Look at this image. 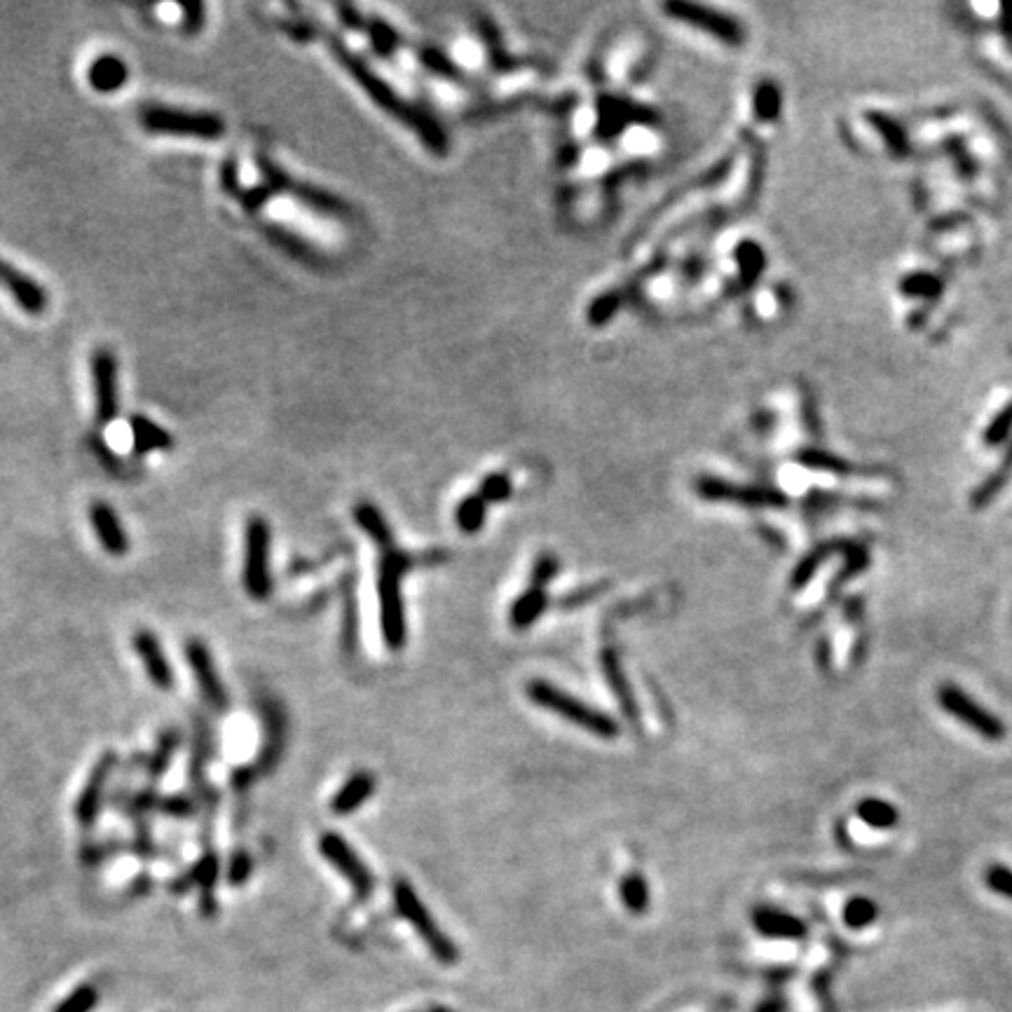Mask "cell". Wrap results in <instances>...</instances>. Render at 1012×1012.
I'll return each mask as SVG.
<instances>
[{
  "mask_svg": "<svg viewBox=\"0 0 1012 1012\" xmlns=\"http://www.w3.org/2000/svg\"><path fill=\"white\" fill-rule=\"evenodd\" d=\"M331 52L335 54V59L343 64L345 71L352 75V80L368 94V99H371L375 106H380L387 115L399 120L403 127H408L429 153L434 155L448 153L446 129L441 127V122L436 120L432 113L425 111L422 106L413 104V101H408L406 97H401V94L396 92V87H392V82L382 78V75L375 71L359 52L350 50L345 43L331 38Z\"/></svg>",
  "mask_w": 1012,
  "mask_h": 1012,
  "instance_id": "obj_1",
  "label": "cell"
},
{
  "mask_svg": "<svg viewBox=\"0 0 1012 1012\" xmlns=\"http://www.w3.org/2000/svg\"><path fill=\"white\" fill-rule=\"evenodd\" d=\"M380 549V572H378V596H380V626L389 649H401L406 642V612H403L401 598V577L410 570L413 560L394 546V539L378 544Z\"/></svg>",
  "mask_w": 1012,
  "mask_h": 1012,
  "instance_id": "obj_2",
  "label": "cell"
},
{
  "mask_svg": "<svg viewBox=\"0 0 1012 1012\" xmlns=\"http://www.w3.org/2000/svg\"><path fill=\"white\" fill-rule=\"evenodd\" d=\"M139 122L148 134L179 136V139L218 141L225 136V120L211 111H188L167 104H143Z\"/></svg>",
  "mask_w": 1012,
  "mask_h": 1012,
  "instance_id": "obj_3",
  "label": "cell"
},
{
  "mask_svg": "<svg viewBox=\"0 0 1012 1012\" xmlns=\"http://www.w3.org/2000/svg\"><path fill=\"white\" fill-rule=\"evenodd\" d=\"M256 164H258V169H261L263 183L275 195H289V197H293V200L303 202L307 209L317 211V214H321V216H331V218H350L352 216V207L345 200H340L338 195L328 193V190H324V188L296 181L291 174H286L282 167H277V164L272 162L268 155H258Z\"/></svg>",
  "mask_w": 1012,
  "mask_h": 1012,
  "instance_id": "obj_4",
  "label": "cell"
},
{
  "mask_svg": "<svg viewBox=\"0 0 1012 1012\" xmlns=\"http://www.w3.org/2000/svg\"><path fill=\"white\" fill-rule=\"evenodd\" d=\"M528 696L537 703V706H542L546 710H551V713L565 717L567 722L577 724V727H584L588 734L600 736V738H614L619 734L617 724H614V720H610V717H607L605 713L586 706L584 701L574 699V696H570L567 692H560L558 687L549 685V682H542V680L532 682V685L528 687Z\"/></svg>",
  "mask_w": 1012,
  "mask_h": 1012,
  "instance_id": "obj_5",
  "label": "cell"
},
{
  "mask_svg": "<svg viewBox=\"0 0 1012 1012\" xmlns=\"http://www.w3.org/2000/svg\"><path fill=\"white\" fill-rule=\"evenodd\" d=\"M272 532L261 516H251L244 530V567L242 584L253 600H268L272 593Z\"/></svg>",
  "mask_w": 1012,
  "mask_h": 1012,
  "instance_id": "obj_6",
  "label": "cell"
},
{
  "mask_svg": "<svg viewBox=\"0 0 1012 1012\" xmlns=\"http://www.w3.org/2000/svg\"><path fill=\"white\" fill-rule=\"evenodd\" d=\"M394 902H396V909H399L403 919H406L410 926L415 928L417 935L422 938V942L432 949V954L436 956V959H439L441 963H446V966H453V963H457V959H460V952H457L453 940L446 938V933L436 926L432 914L427 912L425 902L420 900V895L415 893V888L410 886L408 881H403V879L396 881Z\"/></svg>",
  "mask_w": 1012,
  "mask_h": 1012,
  "instance_id": "obj_7",
  "label": "cell"
},
{
  "mask_svg": "<svg viewBox=\"0 0 1012 1012\" xmlns=\"http://www.w3.org/2000/svg\"><path fill=\"white\" fill-rule=\"evenodd\" d=\"M938 701L940 706L945 708V713L952 715L954 720H959L961 724H966L970 731H975V734L982 736L984 741L998 743L1008 736V729H1005V722L1001 717L984 708L982 703H977L973 696L963 692L961 687L942 685L938 689Z\"/></svg>",
  "mask_w": 1012,
  "mask_h": 1012,
  "instance_id": "obj_8",
  "label": "cell"
},
{
  "mask_svg": "<svg viewBox=\"0 0 1012 1012\" xmlns=\"http://www.w3.org/2000/svg\"><path fill=\"white\" fill-rule=\"evenodd\" d=\"M94 385V415L101 427L113 425L120 415V368L118 357L106 347H97L90 357Z\"/></svg>",
  "mask_w": 1012,
  "mask_h": 1012,
  "instance_id": "obj_9",
  "label": "cell"
},
{
  "mask_svg": "<svg viewBox=\"0 0 1012 1012\" xmlns=\"http://www.w3.org/2000/svg\"><path fill=\"white\" fill-rule=\"evenodd\" d=\"M666 12L668 17H673V22H680L685 24L687 29L713 36L727 47H738L745 40V31L743 26L736 22V17H729L724 15V12L706 8V5L670 3L666 5Z\"/></svg>",
  "mask_w": 1012,
  "mask_h": 1012,
  "instance_id": "obj_10",
  "label": "cell"
},
{
  "mask_svg": "<svg viewBox=\"0 0 1012 1012\" xmlns=\"http://www.w3.org/2000/svg\"><path fill=\"white\" fill-rule=\"evenodd\" d=\"M319 851L328 863H331L333 870H338L347 879V884L352 886V891L357 893V898L366 900L371 895L375 879L364 860L357 856V851L347 844L345 837L335 832H326L324 837L319 839Z\"/></svg>",
  "mask_w": 1012,
  "mask_h": 1012,
  "instance_id": "obj_11",
  "label": "cell"
},
{
  "mask_svg": "<svg viewBox=\"0 0 1012 1012\" xmlns=\"http://www.w3.org/2000/svg\"><path fill=\"white\" fill-rule=\"evenodd\" d=\"M186 661L190 663L195 673V682L200 687L204 701L209 703L211 708L221 710L228 708V689L223 687L221 678H218L216 663L211 659L209 647L200 640H190L186 645Z\"/></svg>",
  "mask_w": 1012,
  "mask_h": 1012,
  "instance_id": "obj_12",
  "label": "cell"
},
{
  "mask_svg": "<svg viewBox=\"0 0 1012 1012\" xmlns=\"http://www.w3.org/2000/svg\"><path fill=\"white\" fill-rule=\"evenodd\" d=\"M0 286L10 293L12 300L19 305V310L29 314V317H40L50 305V296H47L45 286L38 284L31 275H26L15 265L0 258Z\"/></svg>",
  "mask_w": 1012,
  "mask_h": 1012,
  "instance_id": "obj_13",
  "label": "cell"
},
{
  "mask_svg": "<svg viewBox=\"0 0 1012 1012\" xmlns=\"http://www.w3.org/2000/svg\"><path fill=\"white\" fill-rule=\"evenodd\" d=\"M134 649L139 654L143 663V670H146L148 680L153 682L157 689L167 692V689L174 687V668L172 663L164 656V649L157 640L155 633L150 631H139L134 635Z\"/></svg>",
  "mask_w": 1012,
  "mask_h": 1012,
  "instance_id": "obj_14",
  "label": "cell"
},
{
  "mask_svg": "<svg viewBox=\"0 0 1012 1012\" xmlns=\"http://www.w3.org/2000/svg\"><path fill=\"white\" fill-rule=\"evenodd\" d=\"M90 523L92 530L97 532L99 544L104 546L106 553L120 558L129 551V537L125 528H122L120 516L115 514V509L106 502H92L90 504Z\"/></svg>",
  "mask_w": 1012,
  "mask_h": 1012,
  "instance_id": "obj_15",
  "label": "cell"
},
{
  "mask_svg": "<svg viewBox=\"0 0 1012 1012\" xmlns=\"http://www.w3.org/2000/svg\"><path fill=\"white\" fill-rule=\"evenodd\" d=\"M87 82L94 92L99 94H115L129 82V66L127 61L118 54H99L97 59L87 66Z\"/></svg>",
  "mask_w": 1012,
  "mask_h": 1012,
  "instance_id": "obj_16",
  "label": "cell"
},
{
  "mask_svg": "<svg viewBox=\"0 0 1012 1012\" xmlns=\"http://www.w3.org/2000/svg\"><path fill=\"white\" fill-rule=\"evenodd\" d=\"M752 923L759 933L774 940H802L806 935V923L802 919L774 907H757Z\"/></svg>",
  "mask_w": 1012,
  "mask_h": 1012,
  "instance_id": "obj_17",
  "label": "cell"
},
{
  "mask_svg": "<svg viewBox=\"0 0 1012 1012\" xmlns=\"http://www.w3.org/2000/svg\"><path fill=\"white\" fill-rule=\"evenodd\" d=\"M129 434H132V450L136 455H148L157 453V450H169L174 446L172 434L167 429L157 425L155 420H150L146 415L134 413L129 417Z\"/></svg>",
  "mask_w": 1012,
  "mask_h": 1012,
  "instance_id": "obj_18",
  "label": "cell"
},
{
  "mask_svg": "<svg viewBox=\"0 0 1012 1012\" xmlns=\"http://www.w3.org/2000/svg\"><path fill=\"white\" fill-rule=\"evenodd\" d=\"M375 792V781L368 771H357L343 783V788L335 792L331 799V811L335 816H350L359 811Z\"/></svg>",
  "mask_w": 1012,
  "mask_h": 1012,
  "instance_id": "obj_19",
  "label": "cell"
},
{
  "mask_svg": "<svg viewBox=\"0 0 1012 1012\" xmlns=\"http://www.w3.org/2000/svg\"><path fill=\"white\" fill-rule=\"evenodd\" d=\"M111 767H113V759L111 757L101 759V762L97 764V769L92 771V778H90V781H87V788L82 790L78 804H75V816H78V820L85 827L90 825L94 818H97L99 802H101V792H104V785H106L108 774H111Z\"/></svg>",
  "mask_w": 1012,
  "mask_h": 1012,
  "instance_id": "obj_20",
  "label": "cell"
},
{
  "mask_svg": "<svg viewBox=\"0 0 1012 1012\" xmlns=\"http://www.w3.org/2000/svg\"><path fill=\"white\" fill-rule=\"evenodd\" d=\"M364 33L368 36V43H371V50L382 59L394 57L403 47L401 33L382 17H368Z\"/></svg>",
  "mask_w": 1012,
  "mask_h": 1012,
  "instance_id": "obj_21",
  "label": "cell"
},
{
  "mask_svg": "<svg viewBox=\"0 0 1012 1012\" xmlns=\"http://www.w3.org/2000/svg\"><path fill=\"white\" fill-rule=\"evenodd\" d=\"M858 818L867 823L874 830H893L898 825L900 813L891 802L879 797H867L863 802H858Z\"/></svg>",
  "mask_w": 1012,
  "mask_h": 1012,
  "instance_id": "obj_22",
  "label": "cell"
},
{
  "mask_svg": "<svg viewBox=\"0 0 1012 1012\" xmlns=\"http://www.w3.org/2000/svg\"><path fill=\"white\" fill-rule=\"evenodd\" d=\"M265 235L275 246H279L284 253H289L293 258H300V261H317L319 253L312 249V244H307L303 237H298L296 232L282 228L277 223L265 225Z\"/></svg>",
  "mask_w": 1012,
  "mask_h": 1012,
  "instance_id": "obj_23",
  "label": "cell"
},
{
  "mask_svg": "<svg viewBox=\"0 0 1012 1012\" xmlns=\"http://www.w3.org/2000/svg\"><path fill=\"white\" fill-rule=\"evenodd\" d=\"M546 607V596L542 588H532L530 593H525L516 600V605L511 607V624L516 628H528L535 624V621L542 617Z\"/></svg>",
  "mask_w": 1012,
  "mask_h": 1012,
  "instance_id": "obj_24",
  "label": "cell"
},
{
  "mask_svg": "<svg viewBox=\"0 0 1012 1012\" xmlns=\"http://www.w3.org/2000/svg\"><path fill=\"white\" fill-rule=\"evenodd\" d=\"M1010 471H1012V446L1008 450V455H1005L1001 469L994 471V474H991L987 481H984L980 488L973 492V499H970L973 509H984V506H987L991 499H994L998 492L1003 490V485L1008 483V478H1010Z\"/></svg>",
  "mask_w": 1012,
  "mask_h": 1012,
  "instance_id": "obj_25",
  "label": "cell"
},
{
  "mask_svg": "<svg viewBox=\"0 0 1012 1012\" xmlns=\"http://www.w3.org/2000/svg\"><path fill=\"white\" fill-rule=\"evenodd\" d=\"M485 511H488V506H485V502L478 495H471V497H464L460 506H457L455 511V521H457V528H460L464 535H474V532H478L483 528L485 523Z\"/></svg>",
  "mask_w": 1012,
  "mask_h": 1012,
  "instance_id": "obj_26",
  "label": "cell"
},
{
  "mask_svg": "<svg viewBox=\"0 0 1012 1012\" xmlns=\"http://www.w3.org/2000/svg\"><path fill=\"white\" fill-rule=\"evenodd\" d=\"M877 914L879 907L870 898H860V895L844 905V923L853 931H863V928L872 926L877 921Z\"/></svg>",
  "mask_w": 1012,
  "mask_h": 1012,
  "instance_id": "obj_27",
  "label": "cell"
},
{
  "mask_svg": "<svg viewBox=\"0 0 1012 1012\" xmlns=\"http://www.w3.org/2000/svg\"><path fill=\"white\" fill-rule=\"evenodd\" d=\"M621 898H624V905L631 909L633 914H645L649 907V888L645 879L640 874H628V877L621 881Z\"/></svg>",
  "mask_w": 1012,
  "mask_h": 1012,
  "instance_id": "obj_28",
  "label": "cell"
},
{
  "mask_svg": "<svg viewBox=\"0 0 1012 1012\" xmlns=\"http://www.w3.org/2000/svg\"><path fill=\"white\" fill-rule=\"evenodd\" d=\"M511 490H514L511 478L502 474V471H495V474H488L481 481V492H478V497H481L485 504H495L509 499Z\"/></svg>",
  "mask_w": 1012,
  "mask_h": 1012,
  "instance_id": "obj_29",
  "label": "cell"
},
{
  "mask_svg": "<svg viewBox=\"0 0 1012 1012\" xmlns=\"http://www.w3.org/2000/svg\"><path fill=\"white\" fill-rule=\"evenodd\" d=\"M99 1003V991L94 987H78L71 996L64 998L54 1012H90Z\"/></svg>",
  "mask_w": 1012,
  "mask_h": 1012,
  "instance_id": "obj_30",
  "label": "cell"
},
{
  "mask_svg": "<svg viewBox=\"0 0 1012 1012\" xmlns=\"http://www.w3.org/2000/svg\"><path fill=\"white\" fill-rule=\"evenodd\" d=\"M984 884H987L989 891L996 895H1003V898L1012 900V870L1005 865H989L987 872H984Z\"/></svg>",
  "mask_w": 1012,
  "mask_h": 1012,
  "instance_id": "obj_31",
  "label": "cell"
},
{
  "mask_svg": "<svg viewBox=\"0 0 1012 1012\" xmlns=\"http://www.w3.org/2000/svg\"><path fill=\"white\" fill-rule=\"evenodd\" d=\"M181 12V29L188 33V36H195L204 29L207 24V8L204 3H183L179 5Z\"/></svg>",
  "mask_w": 1012,
  "mask_h": 1012,
  "instance_id": "obj_32",
  "label": "cell"
},
{
  "mask_svg": "<svg viewBox=\"0 0 1012 1012\" xmlns=\"http://www.w3.org/2000/svg\"><path fill=\"white\" fill-rule=\"evenodd\" d=\"M1010 432H1012V403L1010 406H1005L1001 413L991 420L987 432H984V441H987L989 446H996V443L1008 439Z\"/></svg>",
  "mask_w": 1012,
  "mask_h": 1012,
  "instance_id": "obj_33",
  "label": "cell"
},
{
  "mask_svg": "<svg viewBox=\"0 0 1012 1012\" xmlns=\"http://www.w3.org/2000/svg\"><path fill=\"white\" fill-rule=\"evenodd\" d=\"M221 186L225 193L235 195L239 197V193H242V181H239V164L235 157H228V160H223L221 164Z\"/></svg>",
  "mask_w": 1012,
  "mask_h": 1012,
  "instance_id": "obj_34",
  "label": "cell"
},
{
  "mask_svg": "<svg viewBox=\"0 0 1012 1012\" xmlns=\"http://www.w3.org/2000/svg\"><path fill=\"white\" fill-rule=\"evenodd\" d=\"M558 572V560L553 556H542L537 560L535 570H532V581H535V588H542L546 581H549L553 574Z\"/></svg>",
  "mask_w": 1012,
  "mask_h": 1012,
  "instance_id": "obj_35",
  "label": "cell"
},
{
  "mask_svg": "<svg viewBox=\"0 0 1012 1012\" xmlns=\"http://www.w3.org/2000/svg\"><path fill=\"white\" fill-rule=\"evenodd\" d=\"M335 10H338L340 22H343L350 31H364L366 29V17L361 15V12L357 8H354V5L340 3Z\"/></svg>",
  "mask_w": 1012,
  "mask_h": 1012,
  "instance_id": "obj_36",
  "label": "cell"
},
{
  "mask_svg": "<svg viewBox=\"0 0 1012 1012\" xmlns=\"http://www.w3.org/2000/svg\"><path fill=\"white\" fill-rule=\"evenodd\" d=\"M905 291L935 293V291H940V284H938V279L931 277V275H912L909 279H905Z\"/></svg>",
  "mask_w": 1012,
  "mask_h": 1012,
  "instance_id": "obj_37",
  "label": "cell"
},
{
  "mask_svg": "<svg viewBox=\"0 0 1012 1012\" xmlns=\"http://www.w3.org/2000/svg\"><path fill=\"white\" fill-rule=\"evenodd\" d=\"M284 29H286V33H289V36L293 40H298V43H307V40L314 38L312 26L307 24V22H300V19H296V22H291V24H286Z\"/></svg>",
  "mask_w": 1012,
  "mask_h": 1012,
  "instance_id": "obj_38",
  "label": "cell"
},
{
  "mask_svg": "<svg viewBox=\"0 0 1012 1012\" xmlns=\"http://www.w3.org/2000/svg\"><path fill=\"white\" fill-rule=\"evenodd\" d=\"M249 858L246 856H237L235 863H232V870H230V879L232 884H242V881L246 879V874H249Z\"/></svg>",
  "mask_w": 1012,
  "mask_h": 1012,
  "instance_id": "obj_39",
  "label": "cell"
},
{
  "mask_svg": "<svg viewBox=\"0 0 1012 1012\" xmlns=\"http://www.w3.org/2000/svg\"><path fill=\"white\" fill-rule=\"evenodd\" d=\"M781 1010H783L781 1001H767L757 1008V1012H781Z\"/></svg>",
  "mask_w": 1012,
  "mask_h": 1012,
  "instance_id": "obj_40",
  "label": "cell"
}]
</instances>
